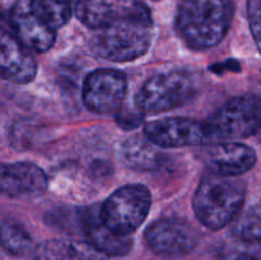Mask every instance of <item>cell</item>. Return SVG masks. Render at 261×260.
Returning a JSON list of instances; mask_svg holds the SVG:
<instances>
[{
  "instance_id": "20",
  "label": "cell",
  "mask_w": 261,
  "mask_h": 260,
  "mask_svg": "<svg viewBox=\"0 0 261 260\" xmlns=\"http://www.w3.org/2000/svg\"><path fill=\"white\" fill-rule=\"evenodd\" d=\"M232 233L249 244L261 241V203L252 205L232 222Z\"/></svg>"
},
{
  "instance_id": "14",
  "label": "cell",
  "mask_w": 261,
  "mask_h": 260,
  "mask_svg": "<svg viewBox=\"0 0 261 260\" xmlns=\"http://www.w3.org/2000/svg\"><path fill=\"white\" fill-rule=\"evenodd\" d=\"M0 188L7 196L38 195L47 188L46 173L31 162L5 163L0 172Z\"/></svg>"
},
{
  "instance_id": "2",
  "label": "cell",
  "mask_w": 261,
  "mask_h": 260,
  "mask_svg": "<svg viewBox=\"0 0 261 260\" xmlns=\"http://www.w3.org/2000/svg\"><path fill=\"white\" fill-rule=\"evenodd\" d=\"M233 14V0H181L176 30L189 47L206 50L223 41Z\"/></svg>"
},
{
  "instance_id": "15",
  "label": "cell",
  "mask_w": 261,
  "mask_h": 260,
  "mask_svg": "<svg viewBox=\"0 0 261 260\" xmlns=\"http://www.w3.org/2000/svg\"><path fill=\"white\" fill-rule=\"evenodd\" d=\"M33 260H109V256L87 241L71 239L47 240L38 245Z\"/></svg>"
},
{
  "instance_id": "23",
  "label": "cell",
  "mask_w": 261,
  "mask_h": 260,
  "mask_svg": "<svg viewBox=\"0 0 261 260\" xmlns=\"http://www.w3.org/2000/svg\"><path fill=\"white\" fill-rule=\"evenodd\" d=\"M256 137H257V138H259V139L261 140V130H260V132H259V133H257V134H256Z\"/></svg>"
},
{
  "instance_id": "19",
  "label": "cell",
  "mask_w": 261,
  "mask_h": 260,
  "mask_svg": "<svg viewBox=\"0 0 261 260\" xmlns=\"http://www.w3.org/2000/svg\"><path fill=\"white\" fill-rule=\"evenodd\" d=\"M2 246L4 251L13 256L33 255L36 247L32 237L20 224L13 221L3 219L2 222Z\"/></svg>"
},
{
  "instance_id": "16",
  "label": "cell",
  "mask_w": 261,
  "mask_h": 260,
  "mask_svg": "<svg viewBox=\"0 0 261 260\" xmlns=\"http://www.w3.org/2000/svg\"><path fill=\"white\" fill-rule=\"evenodd\" d=\"M145 134L133 135L120 147L121 161L137 171H153L163 165L165 155Z\"/></svg>"
},
{
  "instance_id": "5",
  "label": "cell",
  "mask_w": 261,
  "mask_h": 260,
  "mask_svg": "<svg viewBox=\"0 0 261 260\" xmlns=\"http://www.w3.org/2000/svg\"><path fill=\"white\" fill-rule=\"evenodd\" d=\"M152 196L148 188L140 184L121 186L101 204V219L111 231L132 236L150 211Z\"/></svg>"
},
{
  "instance_id": "9",
  "label": "cell",
  "mask_w": 261,
  "mask_h": 260,
  "mask_svg": "<svg viewBox=\"0 0 261 260\" xmlns=\"http://www.w3.org/2000/svg\"><path fill=\"white\" fill-rule=\"evenodd\" d=\"M127 92L125 74L114 69H98L86 78L82 99L89 111L112 114L119 111Z\"/></svg>"
},
{
  "instance_id": "7",
  "label": "cell",
  "mask_w": 261,
  "mask_h": 260,
  "mask_svg": "<svg viewBox=\"0 0 261 260\" xmlns=\"http://www.w3.org/2000/svg\"><path fill=\"white\" fill-rule=\"evenodd\" d=\"M148 246L158 255L178 257L193 252L200 242L198 231L185 219L165 217L145 229Z\"/></svg>"
},
{
  "instance_id": "1",
  "label": "cell",
  "mask_w": 261,
  "mask_h": 260,
  "mask_svg": "<svg viewBox=\"0 0 261 260\" xmlns=\"http://www.w3.org/2000/svg\"><path fill=\"white\" fill-rule=\"evenodd\" d=\"M153 18L143 0H121L117 17L106 27L96 30L91 48L97 56L115 63H126L149 50Z\"/></svg>"
},
{
  "instance_id": "3",
  "label": "cell",
  "mask_w": 261,
  "mask_h": 260,
  "mask_svg": "<svg viewBox=\"0 0 261 260\" xmlns=\"http://www.w3.org/2000/svg\"><path fill=\"white\" fill-rule=\"evenodd\" d=\"M246 186L236 177L211 173L199 184L193 198L196 218L212 231H218L240 216Z\"/></svg>"
},
{
  "instance_id": "6",
  "label": "cell",
  "mask_w": 261,
  "mask_h": 260,
  "mask_svg": "<svg viewBox=\"0 0 261 260\" xmlns=\"http://www.w3.org/2000/svg\"><path fill=\"white\" fill-rule=\"evenodd\" d=\"M213 143L244 139L261 130V97L242 94L226 102L208 119Z\"/></svg>"
},
{
  "instance_id": "12",
  "label": "cell",
  "mask_w": 261,
  "mask_h": 260,
  "mask_svg": "<svg viewBox=\"0 0 261 260\" xmlns=\"http://www.w3.org/2000/svg\"><path fill=\"white\" fill-rule=\"evenodd\" d=\"M204 162L211 173L237 177L254 167L256 153L251 147L242 143L219 142L206 148Z\"/></svg>"
},
{
  "instance_id": "22",
  "label": "cell",
  "mask_w": 261,
  "mask_h": 260,
  "mask_svg": "<svg viewBox=\"0 0 261 260\" xmlns=\"http://www.w3.org/2000/svg\"><path fill=\"white\" fill-rule=\"evenodd\" d=\"M222 260H261V251H255L251 249L233 250L226 252Z\"/></svg>"
},
{
  "instance_id": "18",
  "label": "cell",
  "mask_w": 261,
  "mask_h": 260,
  "mask_svg": "<svg viewBox=\"0 0 261 260\" xmlns=\"http://www.w3.org/2000/svg\"><path fill=\"white\" fill-rule=\"evenodd\" d=\"M33 12L53 28L64 27L76 10L78 0H30Z\"/></svg>"
},
{
  "instance_id": "21",
  "label": "cell",
  "mask_w": 261,
  "mask_h": 260,
  "mask_svg": "<svg viewBox=\"0 0 261 260\" xmlns=\"http://www.w3.org/2000/svg\"><path fill=\"white\" fill-rule=\"evenodd\" d=\"M247 19L257 50L261 54V0H247Z\"/></svg>"
},
{
  "instance_id": "4",
  "label": "cell",
  "mask_w": 261,
  "mask_h": 260,
  "mask_svg": "<svg viewBox=\"0 0 261 260\" xmlns=\"http://www.w3.org/2000/svg\"><path fill=\"white\" fill-rule=\"evenodd\" d=\"M199 91V79L188 70L154 74L135 94V106L143 114H160L180 107Z\"/></svg>"
},
{
  "instance_id": "11",
  "label": "cell",
  "mask_w": 261,
  "mask_h": 260,
  "mask_svg": "<svg viewBox=\"0 0 261 260\" xmlns=\"http://www.w3.org/2000/svg\"><path fill=\"white\" fill-rule=\"evenodd\" d=\"M79 233L87 242L107 256H122L129 254L133 246L132 236L115 233L101 219V205H93L79 211Z\"/></svg>"
},
{
  "instance_id": "10",
  "label": "cell",
  "mask_w": 261,
  "mask_h": 260,
  "mask_svg": "<svg viewBox=\"0 0 261 260\" xmlns=\"http://www.w3.org/2000/svg\"><path fill=\"white\" fill-rule=\"evenodd\" d=\"M9 24L20 43L36 53L53 47L56 30L43 22L31 8L30 0H18L9 13Z\"/></svg>"
},
{
  "instance_id": "17",
  "label": "cell",
  "mask_w": 261,
  "mask_h": 260,
  "mask_svg": "<svg viewBox=\"0 0 261 260\" xmlns=\"http://www.w3.org/2000/svg\"><path fill=\"white\" fill-rule=\"evenodd\" d=\"M121 0H78L76 17L87 27L99 30L117 17Z\"/></svg>"
},
{
  "instance_id": "13",
  "label": "cell",
  "mask_w": 261,
  "mask_h": 260,
  "mask_svg": "<svg viewBox=\"0 0 261 260\" xmlns=\"http://www.w3.org/2000/svg\"><path fill=\"white\" fill-rule=\"evenodd\" d=\"M0 71L3 79L18 84L30 83L37 74V63L30 48L5 31L2 32Z\"/></svg>"
},
{
  "instance_id": "8",
  "label": "cell",
  "mask_w": 261,
  "mask_h": 260,
  "mask_svg": "<svg viewBox=\"0 0 261 260\" xmlns=\"http://www.w3.org/2000/svg\"><path fill=\"white\" fill-rule=\"evenodd\" d=\"M144 134L160 148L213 144L208 122L188 117L155 120L145 125Z\"/></svg>"
}]
</instances>
